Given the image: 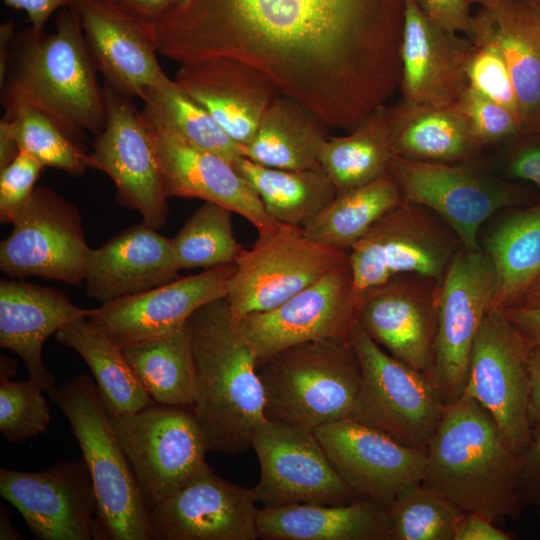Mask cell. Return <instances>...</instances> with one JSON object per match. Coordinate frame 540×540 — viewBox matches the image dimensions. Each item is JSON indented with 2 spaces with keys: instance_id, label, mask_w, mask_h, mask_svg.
<instances>
[{
  "instance_id": "cell-1",
  "label": "cell",
  "mask_w": 540,
  "mask_h": 540,
  "mask_svg": "<svg viewBox=\"0 0 540 540\" xmlns=\"http://www.w3.org/2000/svg\"><path fill=\"white\" fill-rule=\"evenodd\" d=\"M405 2L184 0L153 30L170 61L242 62L350 132L399 89Z\"/></svg>"
},
{
  "instance_id": "cell-2",
  "label": "cell",
  "mask_w": 540,
  "mask_h": 540,
  "mask_svg": "<svg viewBox=\"0 0 540 540\" xmlns=\"http://www.w3.org/2000/svg\"><path fill=\"white\" fill-rule=\"evenodd\" d=\"M72 5L60 10L55 32L17 31L1 87L4 114L28 107L44 114L81 145L106 125L104 89Z\"/></svg>"
},
{
  "instance_id": "cell-3",
  "label": "cell",
  "mask_w": 540,
  "mask_h": 540,
  "mask_svg": "<svg viewBox=\"0 0 540 540\" xmlns=\"http://www.w3.org/2000/svg\"><path fill=\"white\" fill-rule=\"evenodd\" d=\"M196 393L192 411L207 449L236 456L251 448L265 417L264 391L254 352L233 319L226 297L188 319Z\"/></svg>"
},
{
  "instance_id": "cell-4",
  "label": "cell",
  "mask_w": 540,
  "mask_h": 540,
  "mask_svg": "<svg viewBox=\"0 0 540 540\" xmlns=\"http://www.w3.org/2000/svg\"><path fill=\"white\" fill-rule=\"evenodd\" d=\"M520 456L477 401L460 396L449 404L427 447L421 484L465 512L496 523L522 513Z\"/></svg>"
},
{
  "instance_id": "cell-5",
  "label": "cell",
  "mask_w": 540,
  "mask_h": 540,
  "mask_svg": "<svg viewBox=\"0 0 540 540\" xmlns=\"http://www.w3.org/2000/svg\"><path fill=\"white\" fill-rule=\"evenodd\" d=\"M257 373L266 419L310 429L349 418L362 383L351 339L289 347L260 363Z\"/></svg>"
},
{
  "instance_id": "cell-6",
  "label": "cell",
  "mask_w": 540,
  "mask_h": 540,
  "mask_svg": "<svg viewBox=\"0 0 540 540\" xmlns=\"http://www.w3.org/2000/svg\"><path fill=\"white\" fill-rule=\"evenodd\" d=\"M69 421L96 494L107 539L150 540L149 507L118 441L96 384L80 374L49 395Z\"/></svg>"
},
{
  "instance_id": "cell-7",
  "label": "cell",
  "mask_w": 540,
  "mask_h": 540,
  "mask_svg": "<svg viewBox=\"0 0 540 540\" xmlns=\"http://www.w3.org/2000/svg\"><path fill=\"white\" fill-rule=\"evenodd\" d=\"M351 342L360 359L362 383L349 418L427 450L448 407L434 382L386 352L359 322Z\"/></svg>"
},
{
  "instance_id": "cell-8",
  "label": "cell",
  "mask_w": 540,
  "mask_h": 540,
  "mask_svg": "<svg viewBox=\"0 0 540 540\" xmlns=\"http://www.w3.org/2000/svg\"><path fill=\"white\" fill-rule=\"evenodd\" d=\"M187 408L153 401L134 414L112 418L149 510L212 470L202 430Z\"/></svg>"
},
{
  "instance_id": "cell-9",
  "label": "cell",
  "mask_w": 540,
  "mask_h": 540,
  "mask_svg": "<svg viewBox=\"0 0 540 540\" xmlns=\"http://www.w3.org/2000/svg\"><path fill=\"white\" fill-rule=\"evenodd\" d=\"M349 263V250L307 237L302 227L281 224L259 235L236 261L226 300L235 321L270 310Z\"/></svg>"
},
{
  "instance_id": "cell-10",
  "label": "cell",
  "mask_w": 540,
  "mask_h": 540,
  "mask_svg": "<svg viewBox=\"0 0 540 540\" xmlns=\"http://www.w3.org/2000/svg\"><path fill=\"white\" fill-rule=\"evenodd\" d=\"M460 242L427 208L402 201L349 249L354 290L367 291L403 276L442 281Z\"/></svg>"
},
{
  "instance_id": "cell-11",
  "label": "cell",
  "mask_w": 540,
  "mask_h": 540,
  "mask_svg": "<svg viewBox=\"0 0 540 540\" xmlns=\"http://www.w3.org/2000/svg\"><path fill=\"white\" fill-rule=\"evenodd\" d=\"M389 172L403 200L436 213L467 250L481 249L478 231L490 216L520 200L517 188L471 160L443 163L394 156Z\"/></svg>"
},
{
  "instance_id": "cell-12",
  "label": "cell",
  "mask_w": 540,
  "mask_h": 540,
  "mask_svg": "<svg viewBox=\"0 0 540 540\" xmlns=\"http://www.w3.org/2000/svg\"><path fill=\"white\" fill-rule=\"evenodd\" d=\"M251 448L260 465L252 491L262 507L340 505L361 498L337 473L313 429L265 419Z\"/></svg>"
},
{
  "instance_id": "cell-13",
  "label": "cell",
  "mask_w": 540,
  "mask_h": 540,
  "mask_svg": "<svg viewBox=\"0 0 540 540\" xmlns=\"http://www.w3.org/2000/svg\"><path fill=\"white\" fill-rule=\"evenodd\" d=\"M531 347L500 310L484 318L461 396L477 401L519 456L533 429L529 413Z\"/></svg>"
},
{
  "instance_id": "cell-14",
  "label": "cell",
  "mask_w": 540,
  "mask_h": 540,
  "mask_svg": "<svg viewBox=\"0 0 540 540\" xmlns=\"http://www.w3.org/2000/svg\"><path fill=\"white\" fill-rule=\"evenodd\" d=\"M0 244V269L11 278L36 276L83 284L87 245L76 206L47 186L36 187Z\"/></svg>"
},
{
  "instance_id": "cell-15",
  "label": "cell",
  "mask_w": 540,
  "mask_h": 540,
  "mask_svg": "<svg viewBox=\"0 0 540 540\" xmlns=\"http://www.w3.org/2000/svg\"><path fill=\"white\" fill-rule=\"evenodd\" d=\"M496 275L488 254L460 247L440 284L433 382L449 405L463 392L475 338L494 310Z\"/></svg>"
},
{
  "instance_id": "cell-16",
  "label": "cell",
  "mask_w": 540,
  "mask_h": 540,
  "mask_svg": "<svg viewBox=\"0 0 540 540\" xmlns=\"http://www.w3.org/2000/svg\"><path fill=\"white\" fill-rule=\"evenodd\" d=\"M360 303L348 263L277 307L249 314L236 323L258 366L298 344L325 339L350 340L358 322Z\"/></svg>"
},
{
  "instance_id": "cell-17",
  "label": "cell",
  "mask_w": 540,
  "mask_h": 540,
  "mask_svg": "<svg viewBox=\"0 0 540 540\" xmlns=\"http://www.w3.org/2000/svg\"><path fill=\"white\" fill-rule=\"evenodd\" d=\"M103 89L106 125L95 135L88 167L109 176L118 200L158 230L166 222L168 197L151 134L131 97L105 85Z\"/></svg>"
},
{
  "instance_id": "cell-18",
  "label": "cell",
  "mask_w": 540,
  "mask_h": 540,
  "mask_svg": "<svg viewBox=\"0 0 540 540\" xmlns=\"http://www.w3.org/2000/svg\"><path fill=\"white\" fill-rule=\"evenodd\" d=\"M0 495L39 539H107L84 460L57 463L39 472L1 468Z\"/></svg>"
},
{
  "instance_id": "cell-19",
  "label": "cell",
  "mask_w": 540,
  "mask_h": 540,
  "mask_svg": "<svg viewBox=\"0 0 540 540\" xmlns=\"http://www.w3.org/2000/svg\"><path fill=\"white\" fill-rule=\"evenodd\" d=\"M313 431L337 473L361 498L388 508L399 495L423 480L425 449L407 446L351 418Z\"/></svg>"
},
{
  "instance_id": "cell-20",
  "label": "cell",
  "mask_w": 540,
  "mask_h": 540,
  "mask_svg": "<svg viewBox=\"0 0 540 540\" xmlns=\"http://www.w3.org/2000/svg\"><path fill=\"white\" fill-rule=\"evenodd\" d=\"M440 284L418 275L397 277L363 294L358 314L359 324L380 347L431 380Z\"/></svg>"
},
{
  "instance_id": "cell-21",
  "label": "cell",
  "mask_w": 540,
  "mask_h": 540,
  "mask_svg": "<svg viewBox=\"0 0 540 540\" xmlns=\"http://www.w3.org/2000/svg\"><path fill=\"white\" fill-rule=\"evenodd\" d=\"M88 52L104 85L125 96L144 99L167 83L157 55L153 26L111 0H74Z\"/></svg>"
},
{
  "instance_id": "cell-22",
  "label": "cell",
  "mask_w": 540,
  "mask_h": 540,
  "mask_svg": "<svg viewBox=\"0 0 540 540\" xmlns=\"http://www.w3.org/2000/svg\"><path fill=\"white\" fill-rule=\"evenodd\" d=\"M236 264L176 278L92 309L88 320L121 347L170 334L203 305L226 297Z\"/></svg>"
},
{
  "instance_id": "cell-23",
  "label": "cell",
  "mask_w": 540,
  "mask_h": 540,
  "mask_svg": "<svg viewBox=\"0 0 540 540\" xmlns=\"http://www.w3.org/2000/svg\"><path fill=\"white\" fill-rule=\"evenodd\" d=\"M256 504L252 489L211 470L150 507V540H255Z\"/></svg>"
},
{
  "instance_id": "cell-24",
  "label": "cell",
  "mask_w": 540,
  "mask_h": 540,
  "mask_svg": "<svg viewBox=\"0 0 540 540\" xmlns=\"http://www.w3.org/2000/svg\"><path fill=\"white\" fill-rule=\"evenodd\" d=\"M141 115L156 149L168 199L198 198L221 205L246 218L259 235L272 233L280 227L281 224L269 216L256 191L231 162L189 144Z\"/></svg>"
},
{
  "instance_id": "cell-25",
  "label": "cell",
  "mask_w": 540,
  "mask_h": 540,
  "mask_svg": "<svg viewBox=\"0 0 540 540\" xmlns=\"http://www.w3.org/2000/svg\"><path fill=\"white\" fill-rule=\"evenodd\" d=\"M432 22L416 0H406L399 89L408 102L455 106L467 88L475 45L467 36Z\"/></svg>"
},
{
  "instance_id": "cell-26",
  "label": "cell",
  "mask_w": 540,
  "mask_h": 540,
  "mask_svg": "<svg viewBox=\"0 0 540 540\" xmlns=\"http://www.w3.org/2000/svg\"><path fill=\"white\" fill-rule=\"evenodd\" d=\"M467 37L501 53L517 99L520 135L540 132V6L530 0H499L479 7Z\"/></svg>"
},
{
  "instance_id": "cell-27",
  "label": "cell",
  "mask_w": 540,
  "mask_h": 540,
  "mask_svg": "<svg viewBox=\"0 0 540 540\" xmlns=\"http://www.w3.org/2000/svg\"><path fill=\"white\" fill-rule=\"evenodd\" d=\"M173 80L240 145L252 140L280 95L259 71L227 58L180 64Z\"/></svg>"
},
{
  "instance_id": "cell-28",
  "label": "cell",
  "mask_w": 540,
  "mask_h": 540,
  "mask_svg": "<svg viewBox=\"0 0 540 540\" xmlns=\"http://www.w3.org/2000/svg\"><path fill=\"white\" fill-rule=\"evenodd\" d=\"M145 222L87 250L83 284L86 295L105 304L177 278L171 238Z\"/></svg>"
},
{
  "instance_id": "cell-29",
  "label": "cell",
  "mask_w": 540,
  "mask_h": 540,
  "mask_svg": "<svg viewBox=\"0 0 540 540\" xmlns=\"http://www.w3.org/2000/svg\"><path fill=\"white\" fill-rule=\"evenodd\" d=\"M92 309L73 304L64 292L24 281L0 282V346L18 354L29 378L50 395L55 378L42 359L46 339L71 321L89 317Z\"/></svg>"
},
{
  "instance_id": "cell-30",
  "label": "cell",
  "mask_w": 540,
  "mask_h": 540,
  "mask_svg": "<svg viewBox=\"0 0 540 540\" xmlns=\"http://www.w3.org/2000/svg\"><path fill=\"white\" fill-rule=\"evenodd\" d=\"M257 532L267 540H390L387 508L366 498L340 505L262 507Z\"/></svg>"
},
{
  "instance_id": "cell-31",
  "label": "cell",
  "mask_w": 540,
  "mask_h": 540,
  "mask_svg": "<svg viewBox=\"0 0 540 540\" xmlns=\"http://www.w3.org/2000/svg\"><path fill=\"white\" fill-rule=\"evenodd\" d=\"M396 156L430 162L470 161L481 149L455 106L437 107L401 99L388 106Z\"/></svg>"
},
{
  "instance_id": "cell-32",
  "label": "cell",
  "mask_w": 540,
  "mask_h": 540,
  "mask_svg": "<svg viewBox=\"0 0 540 540\" xmlns=\"http://www.w3.org/2000/svg\"><path fill=\"white\" fill-rule=\"evenodd\" d=\"M329 130L308 108L279 95L265 112L252 140L241 145V155L273 168H310L319 164Z\"/></svg>"
},
{
  "instance_id": "cell-33",
  "label": "cell",
  "mask_w": 540,
  "mask_h": 540,
  "mask_svg": "<svg viewBox=\"0 0 540 540\" xmlns=\"http://www.w3.org/2000/svg\"><path fill=\"white\" fill-rule=\"evenodd\" d=\"M55 337L87 363L95 377L102 403L111 418L134 414L153 402L134 373L122 347L87 317L71 321Z\"/></svg>"
},
{
  "instance_id": "cell-34",
  "label": "cell",
  "mask_w": 540,
  "mask_h": 540,
  "mask_svg": "<svg viewBox=\"0 0 540 540\" xmlns=\"http://www.w3.org/2000/svg\"><path fill=\"white\" fill-rule=\"evenodd\" d=\"M233 165L256 191L269 216L280 224L304 227L337 196L320 164L280 169L241 156Z\"/></svg>"
},
{
  "instance_id": "cell-35",
  "label": "cell",
  "mask_w": 540,
  "mask_h": 540,
  "mask_svg": "<svg viewBox=\"0 0 540 540\" xmlns=\"http://www.w3.org/2000/svg\"><path fill=\"white\" fill-rule=\"evenodd\" d=\"M394 156L388 105H383L354 130L329 135L318 162L341 194L389 173Z\"/></svg>"
},
{
  "instance_id": "cell-36",
  "label": "cell",
  "mask_w": 540,
  "mask_h": 540,
  "mask_svg": "<svg viewBox=\"0 0 540 540\" xmlns=\"http://www.w3.org/2000/svg\"><path fill=\"white\" fill-rule=\"evenodd\" d=\"M485 252L496 275L494 310L517 306L540 277V202L500 222Z\"/></svg>"
},
{
  "instance_id": "cell-37",
  "label": "cell",
  "mask_w": 540,
  "mask_h": 540,
  "mask_svg": "<svg viewBox=\"0 0 540 540\" xmlns=\"http://www.w3.org/2000/svg\"><path fill=\"white\" fill-rule=\"evenodd\" d=\"M122 349L138 380L154 402L192 407L196 378L187 323L170 334L126 345Z\"/></svg>"
},
{
  "instance_id": "cell-38",
  "label": "cell",
  "mask_w": 540,
  "mask_h": 540,
  "mask_svg": "<svg viewBox=\"0 0 540 540\" xmlns=\"http://www.w3.org/2000/svg\"><path fill=\"white\" fill-rule=\"evenodd\" d=\"M403 201L389 173L337 196L302 230L321 243L349 250L385 214Z\"/></svg>"
},
{
  "instance_id": "cell-39",
  "label": "cell",
  "mask_w": 540,
  "mask_h": 540,
  "mask_svg": "<svg viewBox=\"0 0 540 540\" xmlns=\"http://www.w3.org/2000/svg\"><path fill=\"white\" fill-rule=\"evenodd\" d=\"M141 113L172 131L189 144L217 154L232 164L240 158L241 145L235 142L200 105L190 99L170 79L148 91Z\"/></svg>"
},
{
  "instance_id": "cell-40",
  "label": "cell",
  "mask_w": 540,
  "mask_h": 540,
  "mask_svg": "<svg viewBox=\"0 0 540 540\" xmlns=\"http://www.w3.org/2000/svg\"><path fill=\"white\" fill-rule=\"evenodd\" d=\"M232 213L226 207L205 202L191 215L171 239L178 270L236 263L245 248L234 237Z\"/></svg>"
},
{
  "instance_id": "cell-41",
  "label": "cell",
  "mask_w": 540,
  "mask_h": 540,
  "mask_svg": "<svg viewBox=\"0 0 540 540\" xmlns=\"http://www.w3.org/2000/svg\"><path fill=\"white\" fill-rule=\"evenodd\" d=\"M387 513L390 540H455L465 511L419 484L399 495Z\"/></svg>"
},
{
  "instance_id": "cell-42",
  "label": "cell",
  "mask_w": 540,
  "mask_h": 540,
  "mask_svg": "<svg viewBox=\"0 0 540 540\" xmlns=\"http://www.w3.org/2000/svg\"><path fill=\"white\" fill-rule=\"evenodd\" d=\"M19 151L23 150L44 167L62 170L78 177L89 168L88 153L52 120L32 108L24 107L1 117Z\"/></svg>"
},
{
  "instance_id": "cell-43",
  "label": "cell",
  "mask_w": 540,
  "mask_h": 540,
  "mask_svg": "<svg viewBox=\"0 0 540 540\" xmlns=\"http://www.w3.org/2000/svg\"><path fill=\"white\" fill-rule=\"evenodd\" d=\"M41 385L32 378L12 381L0 375V431L11 442L46 432L50 410Z\"/></svg>"
},
{
  "instance_id": "cell-44",
  "label": "cell",
  "mask_w": 540,
  "mask_h": 540,
  "mask_svg": "<svg viewBox=\"0 0 540 540\" xmlns=\"http://www.w3.org/2000/svg\"><path fill=\"white\" fill-rule=\"evenodd\" d=\"M456 107L466 119L473 137L481 148L489 144L513 141L520 135L517 117L471 86L462 95Z\"/></svg>"
},
{
  "instance_id": "cell-45",
  "label": "cell",
  "mask_w": 540,
  "mask_h": 540,
  "mask_svg": "<svg viewBox=\"0 0 540 540\" xmlns=\"http://www.w3.org/2000/svg\"><path fill=\"white\" fill-rule=\"evenodd\" d=\"M470 86L487 99L505 107L518 119V104L506 63L491 45H475L468 66Z\"/></svg>"
},
{
  "instance_id": "cell-46",
  "label": "cell",
  "mask_w": 540,
  "mask_h": 540,
  "mask_svg": "<svg viewBox=\"0 0 540 540\" xmlns=\"http://www.w3.org/2000/svg\"><path fill=\"white\" fill-rule=\"evenodd\" d=\"M44 165L29 153L20 150L17 156L0 169V221L12 223L33 193Z\"/></svg>"
},
{
  "instance_id": "cell-47",
  "label": "cell",
  "mask_w": 540,
  "mask_h": 540,
  "mask_svg": "<svg viewBox=\"0 0 540 540\" xmlns=\"http://www.w3.org/2000/svg\"><path fill=\"white\" fill-rule=\"evenodd\" d=\"M518 494L523 507H540V424L533 427L529 443L520 456Z\"/></svg>"
},
{
  "instance_id": "cell-48",
  "label": "cell",
  "mask_w": 540,
  "mask_h": 540,
  "mask_svg": "<svg viewBox=\"0 0 540 540\" xmlns=\"http://www.w3.org/2000/svg\"><path fill=\"white\" fill-rule=\"evenodd\" d=\"M508 163V175L540 187V132L517 136Z\"/></svg>"
},
{
  "instance_id": "cell-49",
  "label": "cell",
  "mask_w": 540,
  "mask_h": 540,
  "mask_svg": "<svg viewBox=\"0 0 540 540\" xmlns=\"http://www.w3.org/2000/svg\"><path fill=\"white\" fill-rule=\"evenodd\" d=\"M423 13L445 30L464 34L470 31L472 15L467 0H416Z\"/></svg>"
},
{
  "instance_id": "cell-50",
  "label": "cell",
  "mask_w": 540,
  "mask_h": 540,
  "mask_svg": "<svg viewBox=\"0 0 540 540\" xmlns=\"http://www.w3.org/2000/svg\"><path fill=\"white\" fill-rule=\"evenodd\" d=\"M508 533L487 518L472 512H465L458 527L455 540H512Z\"/></svg>"
},
{
  "instance_id": "cell-51",
  "label": "cell",
  "mask_w": 540,
  "mask_h": 540,
  "mask_svg": "<svg viewBox=\"0 0 540 540\" xmlns=\"http://www.w3.org/2000/svg\"><path fill=\"white\" fill-rule=\"evenodd\" d=\"M135 18L154 26L184 0H111Z\"/></svg>"
},
{
  "instance_id": "cell-52",
  "label": "cell",
  "mask_w": 540,
  "mask_h": 540,
  "mask_svg": "<svg viewBox=\"0 0 540 540\" xmlns=\"http://www.w3.org/2000/svg\"><path fill=\"white\" fill-rule=\"evenodd\" d=\"M500 311L530 347L540 348V308L517 306Z\"/></svg>"
},
{
  "instance_id": "cell-53",
  "label": "cell",
  "mask_w": 540,
  "mask_h": 540,
  "mask_svg": "<svg viewBox=\"0 0 540 540\" xmlns=\"http://www.w3.org/2000/svg\"><path fill=\"white\" fill-rule=\"evenodd\" d=\"M5 5L26 13L31 26L44 30L50 16L57 10L72 5L74 0H3Z\"/></svg>"
},
{
  "instance_id": "cell-54",
  "label": "cell",
  "mask_w": 540,
  "mask_h": 540,
  "mask_svg": "<svg viewBox=\"0 0 540 540\" xmlns=\"http://www.w3.org/2000/svg\"><path fill=\"white\" fill-rule=\"evenodd\" d=\"M529 413L532 426L540 424V348H532L529 356Z\"/></svg>"
},
{
  "instance_id": "cell-55",
  "label": "cell",
  "mask_w": 540,
  "mask_h": 540,
  "mask_svg": "<svg viewBox=\"0 0 540 540\" xmlns=\"http://www.w3.org/2000/svg\"><path fill=\"white\" fill-rule=\"evenodd\" d=\"M16 32L13 20L6 21L0 25V85L6 77L9 50Z\"/></svg>"
},
{
  "instance_id": "cell-56",
  "label": "cell",
  "mask_w": 540,
  "mask_h": 540,
  "mask_svg": "<svg viewBox=\"0 0 540 540\" xmlns=\"http://www.w3.org/2000/svg\"><path fill=\"white\" fill-rule=\"evenodd\" d=\"M19 153V148L13 139L7 123L0 120V169L7 166Z\"/></svg>"
},
{
  "instance_id": "cell-57",
  "label": "cell",
  "mask_w": 540,
  "mask_h": 540,
  "mask_svg": "<svg viewBox=\"0 0 540 540\" xmlns=\"http://www.w3.org/2000/svg\"><path fill=\"white\" fill-rule=\"evenodd\" d=\"M519 307L527 308H540V277L536 282L531 286V288L525 293L520 303L517 305ZM514 306V307H517Z\"/></svg>"
},
{
  "instance_id": "cell-58",
  "label": "cell",
  "mask_w": 540,
  "mask_h": 540,
  "mask_svg": "<svg viewBox=\"0 0 540 540\" xmlns=\"http://www.w3.org/2000/svg\"><path fill=\"white\" fill-rule=\"evenodd\" d=\"M7 509L1 506L0 512V539H21L19 534L14 530L13 526L9 521V514Z\"/></svg>"
},
{
  "instance_id": "cell-59",
  "label": "cell",
  "mask_w": 540,
  "mask_h": 540,
  "mask_svg": "<svg viewBox=\"0 0 540 540\" xmlns=\"http://www.w3.org/2000/svg\"><path fill=\"white\" fill-rule=\"evenodd\" d=\"M498 1L499 0H467V2L470 5L476 4V5H479L480 7L491 6V5H494Z\"/></svg>"
},
{
  "instance_id": "cell-60",
  "label": "cell",
  "mask_w": 540,
  "mask_h": 540,
  "mask_svg": "<svg viewBox=\"0 0 540 540\" xmlns=\"http://www.w3.org/2000/svg\"><path fill=\"white\" fill-rule=\"evenodd\" d=\"M540 6V0H530Z\"/></svg>"
},
{
  "instance_id": "cell-61",
  "label": "cell",
  "mask_w": 540,
  "mask_h": 540,
  "mask_svg": "<svg viewBox=\"0 0 540 540\" xmlns=\"http://www.w3.org/2000/svg\"><path fill=\"white\" fill-rule=\"evenodd\" d=\"M538 514H539V516H540V507H539V510H538Z\"/></svg>"
}]
</instances>
